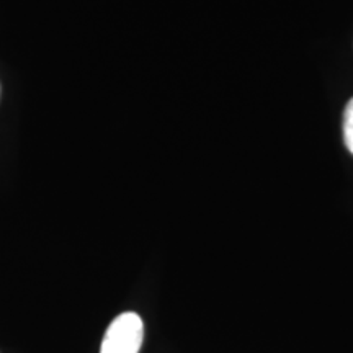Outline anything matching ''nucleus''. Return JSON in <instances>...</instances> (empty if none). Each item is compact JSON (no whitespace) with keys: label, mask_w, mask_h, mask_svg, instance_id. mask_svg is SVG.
Listing matches in <instances>:
<instances>
[{"label":"nucleus","mask_w":353,"mask_h":353,"mask_svg":"<svg viewBox=\"0 0 353 353\" xmlns=\"http://www.w3.org/2000/svg\"><path fill=\"white\" fill-rule=\"evenodd\" d=\"M143 341V319L136 312H123L108 325L100 353H139Z\"/></svg>","instance_id":"nucleus-1"},{"label":"nucleus","mask_w":353,"mask_h":353,"mask_svg":"<svg viewBox=\"0 0 353 353\" xmlns=\"http://www.w3.org/2000/svg\"><path fill=\"white\" fill-rule=\"evenodd\" d=\"M343 139L347 149L353 154V99L348 101L343 113Z\"/></svg>","instance_id":"nucleus-2"}]
</instances>
